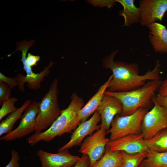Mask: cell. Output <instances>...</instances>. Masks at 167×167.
Instances as JSON below:
<instances>
[{
    "label": "cell",
    "instance_id": "cb8c5ba5",
    "mask_svg": "<svg viewBox=\"0 0 167 167\" xmlns=\"http://www.w3.org/2000/svg\"><path fill=\"white\" fill-rule=\"evenodd\" d=\"M11 88L5 83L0 81V103L2 104L4 101L10 98Z\"/></svg>",
    "mask_w": 167,
    "mask_h": 167
},
{
    "label": "cell",
    "instance_id": "f546056e",
    "mask_svg": "<svg viewBox=\"0 0 167 167\" xmlns=\"http://www.w3.org/2000/svg\"><path fill=\"white\" fill-rule=\"evenodd\" d=\"M158 90V93L160 96H164L167 95V78L162 81Z\"/></svg>",
    "mask_w": 167,
    "mask_h": 167
},
{
    "label": "cell",
    "instance_id": "8fae6325",
    "mask_svg": "<svg viewBox=\"0 0 167 167\" xmlns=\"http://www.w3.org/2000/svg\"><path fill=\"white\" fill-rule=\"evenodd\" d=\"M101 116L96 110L88 120L81 122L72 134L69 141L58 149V152L69 149L72 147L80 145L87 136L91 135L95 131L101 128L98 123L101 121Z\"/></svg>",
    "mask_w": 167,
    "mask_h": 167
},
{
    "label": "cell",
    "instance_id": "ba28073f",
    "mask_svg": "<svg viewBox=\"0 0 167 167\" xmlns=\"http://www.w3.org/2000/svg\"><path fill=\"white\" fill-rule=\"evenodd\" d=\"M40 102L34 101L24 112L18 126L0 138L1 141H12L22 138L34 131L36 129V119Z\"/></svg>",
    "mask_w": 167,
    "mask_h": 167
},
{
    "label": "cell",
    "instance_id": "4fadbf2b",
    "mask_svg": "<svg viewBox=\"0 0 167 167\" xmlns=\"http://www.w3.org/2000/svg\"><path fill=\"white\" fill-rule=\"evenodd\" d=\"M41 164V167H72L80 157L71 154L68 149L58 153H49L39 150L36 153Z\"/></svg>",
    "mask_w": 167,
    "mask_h": 167
},
{
    "label": "cell",
    "instance_id": "ffe728a7",
    "mask_svg": "<svg viewBox=\"0 0 167 167\" xmlns=\"http://www.w3.org/2000/svg\"><path fill=\"white\" fill-rule=\"evenodd\" d=\"M141 164L143 167H167V152L149 150Z\"/></svg>",
    "mask_w": 167,
    "mask_h": 167
},
{
    "label": "cell",
    "instance_id": "6da1fadb",
    "mask_svg": "<svg viewBox=\"0 0 167 167\" xmlns=\"http://www.w3.org/2000/svg\"><path fill=\"white\" fill-rule=\"evenodd\" d=\"M118 51L113 52L102 61L103 67L110 69L113 73V78L107 91L111 92L131 91L143 86L147 81L161 79L160 75L161 65L159 61H156L152 70L140 75L139 68L136 63L114 62V58Z\"/></svg>",
    "mask_w": 167,
    "mask_h": 167
},
{
    "label": "cell",
    "instance_id": "7402d4cb",
    "mask_svg": "<svg viewBox=\"0 0 167 167\" xmlns=\"http://www.w3.org/2000/svg\"><path fill=\"white\" fill-rule=\"evenodd\" d=\"M123 158L122 167H139L142 161L146 157L147 152L134 154H127L121 151Z\"/></svg>",
    "mask_w": 167,
    "mask_h": 167
},
{
    "label": "cell",
    "instance_id": "e0dca14e",
    "mask_svg": "<svg viewBox=\"0 0 167 167\" xmlns=\"http://www.w3.org/2000/svg\"><path fill=\"white\" fill-rule=\"evenodd\" d=\"M115 1L120 3L123 7L120 15L124 18V26H128L135 23L140 22L139 9L135 5L134 0H116Z\"/></svg>",
    "mask_w": 167,
    "mask_h": 167
},
{
    "label": "cell",
    "instance_id": "52a82bcc",
    "mask_svg": "<svg viewBox=\"0 0 167 167\" xmlns=\"http://www.w3.org/2000/svg\"><path fill=\"white\" fill-rule=\"evenodd\" d=\"M155 96L152 98L153 107L145 114L141 122V133L145 140L167 128V109L156 101Z\"/></svg>",
    "mask_w": 167,
    "mask_h": 167
},
{
    "label": "cell",
    "instance_id": "83f0119b",
    "mask_svg": "<svg viewBox=\"0 0 167 167\" xmlns=\"http://www.w3.org/2000/svg\"><path fill=\"white\" fill-rule=\"evenodd\" d=\"M40 59V56L34 55L29 53L26 57V61L27 65L30 67H32L36 65V63Z\"/></svg>",
    "mask_w": 167,
    "mask_h": 167
},
{
    "label": "cell",
    "instance_id": "4dcf8cb0",
    "mask_svg": "<svg viewBox=\"0 0 167 167\" xmlns=\"http://www.w3.org/2000/svg\"><path fill=\"white\" fill-rule=\"evenodd\" d=\"M139 167H143L142 165H141V164H140V165H139Z\"/></svg>",
    "mask_w": 167,
    "mask_h": 167
},
{
    "label": "cell",
    "instance_id": "484cf974",
    "mask_svg": "<svg viewBox=\"0 0 167 167\" xmlns=\"http://www.w3.org/2000/svg\"><path fill=\"white\" fill-rule=\"evenodd\" d=\"M11 159L8 164L5 167H19V157L18 152L14 149L11 151Z\"/></svg>",
    "mask_w": 167,
    "mask_h": 167
},
{
    "label": "cell",
    "instance_id": "5b68a950",
    "mask_svg": "<svg viewBox=\"0 0 167 167\" xmlns=\"http://www.w3.org/2000/svg\"><path fill=\"white\" fill-rule=\"evenodd\" d=\"M147 112V109L140 108L130 115H116L112 122L111 128L107 131L110 134V141L129 135L141 134L142 121Z\"/></svg>",
    "mask_w": 167,
    "mask_h": 167
},
{
    "label": "cell",
    "instance_id": "3957f363",
    "mask_svg": "<svg viewBox=\"0 0 167 167\" xmlns=\"http://www.w3.org/2000/svg\"><path fill=\"white\" fill-rule=\"evenodd\" d=\"M161 80H150L142 87L126 92H111L106 91L104 94L117 98L123 106V110L120 115L126 116L133 114L139 108L147 109L152 102L155 92L159 89Z\"/></svg>",
    "mask_w": 167,
    "mask_h": 167
},
{
    "label": "cell",
    "instance_id": "2e32d148",
    "mask_svg": "<svg viewBox=\"0 0 167 167\" xmlns=\"http://www.w3.org/2000/svg\"><path fill=\"white\" fill-rule=\"evenodd\" d=\"M113 76L112 75L109 76L108 80L100 86L96 93L80 110L78 118L81 122L86 120L96 110L102 101L104 93L107 89Z\"/></svg>",
    "mask_w": 167,
    "mask_h": 167
},
{
    "label": "cell",
    "instance_id": "d6986e66",
    "mask_svg": "<svg viewBox=\"0 0 167 167\" xmlns=\"http://www.w3.org/2000/svg\"><path fill=\"white\" fill-rule=\"evenodd\" d=\"M32 102L30 100H26L23 105L18 109L10 114L0 124V136L7 134L12 131L16 122L21 118L22 113Z\"/></svg>",
    "mask_w": 167,
    "mask_h": 167
},
{
    "label": "cell",
    "instance_id": "ac0fdd59",
    "mask_svg": "<svg viewBox=\"0 0 167 167\" xmlns=\"http://www.w3.org/2000/svg\"><path fill=\"white\" fill-rule=\"evenodd\" d=\"M123 161L121 151L113 152L107 145L102 157L92 167H122Z\"/></svg>",
    "mask_w": 167,
    "mask_h": 167
},
{
    "label": "cell",
    "instance_id": "d4e9b609",
    "mask_svg": "<svg viewBox=\"0 0 167 167\" xmlns=\"http://www.w3.org/2000/svg\"><path fill=\"white\" fill-rule=\"evenodd\" d=\"M0 81L6 84L11 89L16 86H18V83L15 77H8L1 72H0Z\"/></svg>",
    "mask_w": 167,
    "mask_h": 167
},
{
    "label": "cell",
    "instance_id": "5bb4252c",
    "mask_svg": "<svg viewBox=\"0 0 167 167\" xmlns=\"http://www.w3.org/2000/svg\"><path fill=\"white\" fill-rule=\"evenodd\" d=\"M96 110L101 117V128L107 131L115 116L122 113L123 106L117 98L104 94L102 101Z\"/></svg>",
    "mask_w": 167,
    "mask_h": 167
},
{
    "label": "cell",
    "instance_id": "f1b7e54d",
    "mask_svg": "<svg viewBox=\"0 0 167 167\" xmlns=\"http://www.w3.org/2000/svg\"><path fill=\"white\" fill-rule=\"evenodd\" d=\"M155 99L160 105L167 109V95L161 96L158 93L155 96Z\"/></svg>",
    "mask_w": 167,
    "mask_h": 167
},
{
    "label": "cell",
    "instance_id": "603a6c76",
    "mask_svg": "<svg viewBox=\"0 0 167 167\" xmlns=\"http://www.w3.org/2000/svg\"><path fill=\"white\" fill-rule=\"evenodd\" d=\"M18 99L15 97H11L3 102L0 109V120L8 114L15 111L18 108L15 106V104Z\"/></svg>",
    "mask_w": 167,
    "mask_h": 167
},
{
    "label": "cell",
    "instance_id": "44dd1931",
    "mask_svg": "<svg viewBox=\"0 0 167 167\" xmlns=\"http://www.w3.org/2000/svg\"><path fill=\"white\" fill-rule=\"evenodd\" d=\"M149 150L158 152H167V128L155 135L151 139L145 140Z\"/></svg>",
    "mask_w": 167,
    "mask_h": 167
},
{
    "label": "cell",
    "instance_id": "9a60e30c",
    "mask_svg": "<svg viewBox=\"0 0 167 167\" xmlns=\"http://www.w3.org/2000/svg\"><path fill=\"white\" fill-rule=\"evenodd\" d=\"M148 38L155 52L167 54V29L165 26L155 22L148 26Z\"/></svg>",
    "mask_w": 167,
    "mask_h": 167
},
{
    "label": "cell",
    "instance_id": "9c48e42d",
    "mask_svg": "<svg viewBox=\"0 0 167 167\" xmlns=\"http://www.w3.org/2000/svg\"><path fill=\"white\" fill-rule=\"evenodd\" d=\"M106 131L102 128L88 136L81 144L79 152L88 155L90 161L89 167L100 160L104 155L105 147L110 141L106 137Z\"/></svg>",
    "mask_w": 167,
    "mask_h": 167
},
{
    "label": "cell",
    "instance_id": "30bf717a",
    "mask_svg": "<svg viewBox=\"0 0 167 167\" xmlns=\"http://www.w3.org/2000/svg\"><path fill=\"white\" fill-rule=\"evenodd\" d=\"M139 8L141 25L148 26L157 20L161 21L167 11V0H141Z\"/></svg>",
    "mask_w": 167,
    "mask_h": 167
},
{
    "label": "cell",
    "instance_id": "8992f818",
    "mask_svg": "<svg viewBox=\"0 0 167 167\" xmlns=\"http://www.w3.org/2000/svg\"><path fill=\"white\" fill-rule=\"evenodd\" d=\"M35 42L34 41H24L19 42L17 44L16 50L15 51L19 50L22 52L21 61L23 65V69L26 73V76L19 74L15 77L18 83L19 89L22 92L24 91V86L26 83H27L28 87L30 89L36 90L40 88L41 82L43 81L45 77L49 75V69L54 64L51 61L49 65L40 73H35L33 72L32 67L27 63L26 54L29 48Z\"/></svg>",
    "mask_w": 167,
    "mask_h": 167
},
{
    "label": "cell",
    "instance_id": "277c9868",
    "mask_svg": "<svg viewBox=\"0 0 167 167\" xmlns=\"http://www.w3.org/2000/svg\"><path fill=\"white\" fill-rule=\"evenodd\" d=\"M58 81L55 79L48 92L42 98L36 119V129L35 132H41L49 128L61 115L62 110L58 102Z\"/></svg>",
    "mask_w": 167,
    "mask_h": 167
},
{
    "label": "cell",
    "instance_id": "4316f807",
    "mask_svg": "<svg viewBox=\"0 0 167 167\" xmlns=\"http://www.w3.org/2000/svg\"><path fill=\"white\" fill-rule=\"evenodd\" d=\"M90 164V159L88 156L83 154L74 167H89Z\"/></svg>",
    "mask_w": 167,
    "mask_h": 167
},
{
    "label": "cell",
    "instance_id": "7c38bea8",
    "mask_svg": "<svg viewBox=\"0 0 167 167\" xmlns=\"http://www.w3.org/2000/svg\"><path fill=\"white\" fill-rule=\"evenodd\" d=\"M107 145L113 152L123 151L130 154L147 152L149 150L142 133L129 135L110 141Z\"/></svg>",
    "mask_w": 167,
    "mask_h": 167
},
{
    "label": "cell",
    "instance_id": "7a4b0ae2",
    "mask_svg": "<svg viewBox=\"0 0 167 167\" xmlns=\"http://www.w3.org/2000/svg\"><path fill=\"white\" fill-rule=\"evenodd\" d=\"M84 105L83 99L76 93H73L68 106L62 110L61 115L50 126L43 132H35L27 139V141L32 146L41 141L48 142L57 136L71 133L81 122L78 114Z\"/></svg>",
    "mask_w": 167,
    "mask_h": 167
}]
</instances>
